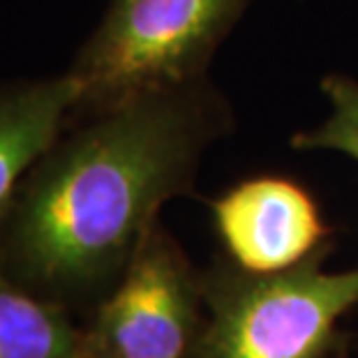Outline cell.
<instances>
[{"instance_id":"obj_5","label":"cell","mask_w":358,"mask_h":358,"mask_svg":"<svg viewBox=\"0 0 358 358\" xmlns=\"http://www.w3.org/2000/svg\"><path fill=\"white\" fill-rule=\"evenodd\" d=\"M210 215L231 264L248 273L294 268L331 245L317 201L285 176L241 180L210 201Z\"/></svg>"},{"instance_id":"obj_1","label":"cell","mask_w":358,"mask_h":358,"mask_svg":"<svg viewBox=\"0 0 358 358\" xmlns=\"http://www.w3.org/2000/svg\"><path fill=\"white\" fill-rule=\"evenodd\" d=\"M231 129L234 109L210 77L72 118L0 217V268L70 312L97 306Z\"/></svg>"},{"instance_id":"obj_7","label":"cell","mask_w":358,"mask_h":358,"mask_svg":"<svg viewBox=\"0 0 358 358\" xmlns=\"http://www.w3.org/2000/svg\"><path fill=\"white\" fill-rule=\"evenodd\" d=\"M0 358H93L72 312L44 301L0 268Z\"/></svg>"},{"instance_id":"obj_2","label":"cell","mask_w":358,"mask_h":358,"mask_svg":"<svg viewBox=\"0 0 358 358\" xmlns=\"http://www.w3.org/2000/svg\"><path fill=\"white\" fill-rule=\"evenodd\" d=\"M252 0H109L100 24L67 74L77 86L72 118L148 90L208 77L234 26Z\"/></svg>"},{"instance_id":"obj_3","label":"cell","mask_w":358,"mask_h":358,"mask_svg":"<svg viewBox=\"0 0 358 358\" xmlns=\"http://www.w3.org/2000/svg\"><path fill=\"white\" fill-rule=\"evenodd\" d=\"M331 245L278 273H203L206 322L194 358H324L358 306V266L326 271Z\"/></svg>"},{"instance_id":"obj_6","label":"cell","mask_w":358,"mask_h":358,"mask_svg":"<svg viewBox=\"0 0 358 358\" xmlns=\"http://www.w3.org/2000/svg\"><path fill=\"white\" fill-rule=\"evenodd\" d=\"M77 86L67 72L0 83V217L19 182L70 125Z\"/></svg>"},{"instance_id":"obj_8","label":"cell","mask_w":358,"mask_h":358,"mask_svg":"<svg viewBox=\"0 0 358 358\" xmlns=\"http://www.w3.org/2000/svg\"><path fill=\"white\" fill-rule=\"evenodd\" d=\"M322 93L329 111L322 123L292 136L294 150H333L358 162V79L326 74Z\"/></svg>"},{"instance_id":"obj_4","label":"cell","mask_w":358,"mask_h":358,"mask_svg":"<svg viewBox=\"0 0 358 358\" xmlns=\"http://www.w3.org/2000/svg\"><path fill=\"white\" fill-rule=\"evenodd\" d=\"M203 322V273L157 222L86 333L93 358H194Z\"/></svg>"}]
</instances>
